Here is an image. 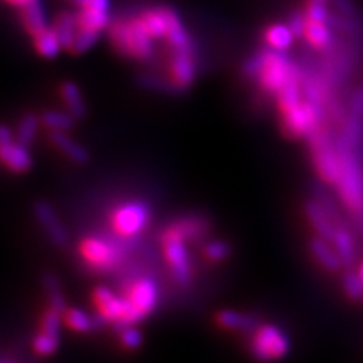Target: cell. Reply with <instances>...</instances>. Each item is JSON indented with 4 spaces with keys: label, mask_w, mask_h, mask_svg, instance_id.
Masks as SVG:
<instances>
[{
    "label": "cell",
    "mask_w": 363,
    "mask_h": 363,
    "mask_svg": "<svg viewBox=\"0 0 363 363\" xmlns=\"http://www.w3.org/2000/svg\"><path fill=\"white\" fill-rule=\"evenodd\" d=\"M209 232L208 221L200 217H184L173 221L161 233V250L173 280L186 288L194 279V262L188 244L199 242Z\"/></svg>",
    "instance_id": "obj_1"
},
{
    "label": "cell",
    "mask_w": 363,
    "mask_h": 363,
    "mask_svg": "<svg viewBox=\"0 0 363 363\" xmlns=\"http://www.w3.org/2000/svg\"><path fill=\"white\" fill-rule=\"evenodd\" d=\"M336 147L342 162V173L335 186L336 196L351 218L363 213V157L336 135Z\"/></svg>",
    "instance_id": "obj_2"
},
{
    "label": "cell",
    "mask_w": 363,
    "mask_h": 363,
    "mask_svg": "<svg viewBox=\"0 0 363 363\" xmlns=\"http://www.w3.org/2000/svg\"><path fill=\"white\" fill-rule=\"evenodd\" d=\"M311 162L321 184L325 186H336L342 173V162L336 147V135L330 128L323 126L315 130L308 140Z\"/></svg>",
    "instance_id": "obj_3"
},
{
    "label": "cell",
    "mask_w": 363,
    "mask_h": 363,
    "mask_svg": "<svg viewBox=\"0 0 363 363\" xmlns=\"http://www.w3.org/2000/svg\"><path fill=\"white\" fill-rule=\"evenodd\" d=\"M129 242L132 241L121 240L118 236L117 240H109L105 236L89 235L79 242L77 252L85 267L104 274L121 265L124 256L129 252Z\"/></svg>",
    "instance_id": "obj_4"
},
{
    "label": "cell",
    "mask_w": 363,
    "mask_h": 363,
    "mask_svg": "<svg viewBox=\"0 0 363 363\" xmlns=\"http://www.w3.org/2000/svg\"><path fill=\"white\" fill-rule=\"evenodd\" d=\"M247 350L257 363H276L289 356L292 340L285 328L267 323L257 325L250 333Z\"/></svg>",
    "instance_id": "obj_5"
},
{
    "label": "cell",
    "mask_w": 363,
    "mask_h": 363,
    "mask_svg": "<svg viewBox=\"0 0 363 363\" xmlns=\"http://www.w3.org/2000/svg\"><path fill=\"white\" fill-rule=\"evenodd\" d=\"M120 295L126 308V323L129 327L140 324L155 312L159 300V289L153 279L136 277L124 283Z\"/></svg>",
    "instance_id": "obj_6"
},
{
    "label": "cell",
    "mask_w": 363,
    "mask_h": 363,
    "mask_svg": "<svg viewBox=\"0 0 363 363\" xmlns=\"http://www.w3.org/2000/svg\"><path fill=\"white\" fill-rule=\"evenodd\" d=\"M111 40L123 55L133 56L141 61L150 60L155 53L153 38L147 32L141 17L117 21L116 25H112Z\"/></svg>",
    "instance_id": "obj_7"
},
{
    "label": "cell",
    "mask_w": 363,
    "mask_h": 363,
    "mask_svg": "<svg viewBox=\"0 0 363 363\" xmlns=\"http://www.w3.org/2000/svg\"><path fill=\"white\" fill-rule=\"evenodd\" d=\"M150 220L152 211L149 204L141 200H130L112 209L109 224L113 235L121 240L132 241L149 227Z\"/></svg>",
    "instance_id": "obj_8"
},
{
    "label": "cell",
    "mask_w": 363,
    "mask_h": 363,
    "mask_svg": "<svg viewBox=\"0 0 363 363\" xmlns=\"http://www.w3.org/2000/svg\"><path fill=\"white\" fill-rule=\"evenodd\" d=\"M328 124L327 113L303 100V104L281 116V132L292 140H308L320 128Z\"/></svg>",
    "instance_id": "obj_9"
},
{
    "label": "cell",
    "mask_w": 363,
    "mask_h": 363,
    "mask_svg": "<svg viewBox=\"0 0 363 363\" xmlns=\"http://www.w3.org/2000/svg\"><path fill=\"white\" fill-rule=\"evenodd\" d=\"M295 68L297 62H294L285 52L265 49V61L256 81L265 93L276 96L279 89L289 81Z\"/></svg>",
    "instance_id": "obj_10"
},
{
    "label": "cell",
    "mask_w": 363,
    "mask_h": 363,
    "mask_svg": "<svg viewBox=\"0 0 363 363\" xmlns=\"http://www.w3.org/2000/svg\"><path fill=\"white\" fill-rule=\"evenodd\" d=\"M64 324V313L58 312L53 308L44 311L38 333L32 340L33 351L41 357H49L58 351L61 345V325Z\"/></svg>",
    "instance_id": "obj_11"
},
{
    "label": "cell",
    "mask_w": 363,
    "mask_h": 363,
    "mask_svg": "<svg viewBox=\"0 0 363 363\" xmlns=\"http://www.w3.org/2000/svg\"><path fill=\"white\" fill-rule=\"evenodd\" d=\"M303 213L306 221H308L309 227L316 236L323 238V240L328 242L333 241L335 233L337 230V224L320 201L315 200L313 197L304 200Z\"/></svg>",
    "instance_id": "obj_12"
},
{
    "label": "cell",
    "mask_w": 363,
    "mask_h": 363,
    "mask_svg": "<svg viewBox=\"0 0 363 363\" xmlns=\"http://www.w3.org/2000/svg\"><path fill=\"white\" fill-rule=\"evenodd\" d=\"M33 213H35V218L41 229L49 236V240L60 248H64L70 242V236L65 229V225L60 220L58 215L53 211L49 203L38 201L35 206H33Z\"/></svg>",
    "instance_id": "obj_13"
},
{
    "label": "cell",
    "mask_w": 363,
    "mask_h": 363,
    "mask_svg": "<svg viewBox=\"0 0 363 363\" xmlns=\"http://www.w3.org/2000/svg\"><path fill=\"white\" fill-rule=\"evenodd\" d=\"M215 324L227 332L250 335L262 323H260V318L255 313L241 312L236 309H221L215 313Z\"/></svg>",
    "instance_id": "obj_14"
},
{
    "label": "cell",
    "mask_w": 363,
    "mask_h": 363,
    "mask_svg": "<svg viewBox=\"0 0 363 363\" xmlns=\"http://www.w3.org/2000/svg\"><path fill=\"white\" fill-rule=\"evenodd\" d=\"M309 253L313 257L315 262L320 265L325 272H330V274H337L344 269L342 262L336 253V250L332 242H328L320 236H313L309 240L308 244Z\"/></svg>",
    "instance_id": "obj_15"
},
{
    "label": "cell",
    "mask_w": 363,
    "mask_h": 363,
    "mask_svg": "<svg viewBox=\"0 0 363 363\" xmlns=\"http://www.w3.org/2000/svg\"><path fill=\"white\" fill-rule=\"evenodd\" d=\"M0 162L14 173H25L32 167V156L28 147L18 141L0 144Z\"/></svg>",
    "instance_id": "obj_16"
},
{
    "label": "cell",
    "mask_w": 363,
    "mask_h": 363,
    "mask_svg": "<svg viewBox=\"0 0 363 363\" xmlns=\"http://www.w3.org/2000/svg\"><path fill=\"white\" fill-rule=\"evenodd\" d=\"M344 269H353L357 260V242L350 225H339L332 241Z\"/></svg>",
    "instance_id": "obj_17"
},
{
    "label": "cell",
    "mask_w": 363,
    "mask_h": 363,
    "mask_svg": "<svg viewBox=\"0 0 363 363\" xmlns=\"http://www.w3.org/2000/svg\"><path fill=\"white\" fill-rule=\"evenodd\" d=\"M303 38L313 50L324 53L335 44L336 32L330 26H328L327 23L313 21V20L308 18Z\"/></svg>",
    "instance_id": "obj_18"
},
{
    "label": "cell",
    "mask_w": 363,
    "mask_h": 363,
    "mask_svg": "<svg viewBox=\"0 0 363 363\" xmlns=\"http://www.w3.org/2000/svg\"><path fill=\"white\" fill-rule=\"evenodd\" d=\"M172 77L174 85L185 88L192 84L196 76V65L192 61V50H174L172 58Z\"/></svg>",
    "instance_id": "obj_19"
},
{
    "label": "cell",
    "mask_w": 363,
    "mask_h": 363,
    "mask_svg": "<svg viewBox=\"0 0 363 363\" xmlns=\"http://www.w3.org/2000/svg\"><path fill=\"white\" fill-rule=\"evenodd\" d=\"M64 325L76 333H91L97 327L104 325V323L99 320L96 313L89 315L79 308H67L64 312Z\"/></svg>",
    "instance_id": "obj_20"
},
{
    "label": "cell",
    "mask_w": 363,
    "mask_h": 363,
    "mask_svg": "<svg viewBox=\"0 0 363 363\" xmlns=\"http://www.w3.org/2000/svg\"><path fill=\"white\" fill-rule=\"evenodd\" d=\"M264 40L267 43V48L277 50V52H286L292 48L294 41L297 40L289 29L286 23H274L269 25L264 32Z\"/></svg>",
    "instance_id": "obj_21"
},
{
    "label": "cell",
    "mask_w": 363,
    "mask_h": 363,
    "mask_svg": "<svg viewBox=\"0 0 363 363\" xmlns=\"http://www.w3.org/2000/svg\"><path fill=\"white\" fill-rule=\"evenodd\" d=\"M165 14L168 18V33H167L168 43L173 45L174 50H192L189 37L184 25H182L179 16L169 8H165Z\"/></svg>",
    "instance_id": "obj_22"
},
{
    "label": "cell",
    "mask_w": 363,
    "mask_h": 363,
    "mask_svg": "<svg viewBox=\"0 0 363 363\" xmlns=\"http://www.w3.org/2000/svg\"><path fill=\"white\" fill-rule=\"evenodd\" d=\"M77 29H79L77 16L70 13V11H64V13L58 14V17L55 18L53 30L56 32V35H58L64 49L70 50Z\"/></svg>",
    "instance_id": "obj_23"
},
{
    "label": "cell",
    "mask_w": 363,
    "mask_h": 363,
    "mask_svg": "<svg viewBox=\"0 0 363 363\" xmlns=\"http://www.w3.org/2000/svg\"><path fill=\"white\" fill-rule=\"evenodd\" d=\"M21 20L25 23V28L32 33L33 37L38 35L43 30L49 29L48 28V16H45V11L43 5L38 2H32L26 6H23L21 11Z\"/></svg>",
    "instance_id": "obj_24"
},
{
    "label": "cell",
    "mask_w": 363,
    "mask_h": 363,
    "mask_svg": "<svg viewBox=\"0 0 363 363\" xmlns=\"http://www.w3.org/2000/svg\"><path fill=\"white\" fill-rule=\"evenodd\" d=\"M52 143L58 147V149L67 156L70 157L76 164H85L88 161V153L84 147L76 143L73 138H70L64 132H52L50 135Z\"/></svg>",
    "instance_id": "obj_25"
},
{
    "label": "cell",
    "mask_w": 363,
    "mask_h": 363,
    "mask_svg": "<svg viewBox=\"0 0 363 363\" xmlns=\"http://www.w3.org/2000/svg\"><path fill=\"white\" fill-rule=\"evenodd\" d=\"M141 20L144 23L147 32L150 33L152 38H155V40L167 38L168 18L165 14V8L145 11V13L141 16Z\"/></svg>",
    "instance_id": "obj_26"
},
{
    "label": "cell",
    "mask_w": 363,
    "mask_h": 363,
    "mask_svg": "<svg viewBox=\"0 0 363 363\" xmlns=\"http://www.w3.org/2000/svg\"><path fill=\"white\" fill-rule=\"evenodd\" d=\"M33 38H35V49L41 56H44V58H56V56L60 55L61 49H64L53 29H45Z\"/></svg>",
    "instance_id": "obj_27"
},
{
    "label": "cell",
    "mask_w": 363,
    "mask_h": 363,
    "mask_svg": "<svg viewBox=\"0 0 363 363\" xmlns=\"http://www.w3.org/2000/svg\"><path fill=\"white\" fill-rule=\"evenodd\" d=\"M64 104L67 105L74 118H82L85 116V104L81 91L73 82H65L61 88Z\"/></svg>",
    "instance_id": "obj_28"
},
{
    "label": "cell",
    "mask_w": 363,
    "mask_h": 363,
    "mask_svg": "<svg viewBox=\"0 0 363 363\" xmlns=\"http://www.w3.org/2000/svg\"><path fill=\"white\" fill-rule=\"evenodd\" d=\"M203 257L211 264H220L224 262L232 255V245L224 240H212L206 241L201 248Z\"/></svg>",
    "instance_id": "obj_29"
},
{
    "label": "cell",
    "mask_w": 363,
    "mask_h": 363,
    "mask_svg": "<svg viewBox=\"0 0 363 363\" xmlns=\"http://www.w3.org/2000/svg\"><path fill=\"white\" fill-rule=\"evenodd\" d=\"M43 285H44L45 294H48L50 308H53V309H56L58 312L64 313L67 311L68 306H67L65 297H64V294H62L60 280L56 279L55 276H52V274H45L44 279H43Z\"/></svg>",
    "instance_id": "obj_30"
},
{
    "label": "cell",
    "mask_w": 363,
    "mask_h": 363,
    "mask_svg": "<svg viewBox=\"0 0 363 363\" xmlns=\"http://www.w3.org/2000/svg\"><path fill=\"white\" fill-rule=\"evenodd\" d=\"M77 23H79V26H81V28L100 32L101 29H106L109 26L111 18H109L108 13H101V11H93V9L82 8L81 13L77 14Z\"/></svg>",
    "instance_id": "obj_31"
},
{
    "label": "cell",
    "mask_w": 363,
    "mask_h": 363,
    "mask_svg": "<svg viewBox=\"0 0 363 363\" xmlns=\"http://www.w3.org/2000/svg\"><path fill=\"white\" fill-rule=\"evenodd\" d=\"M340 285H342L345 297L350 301L359 303L363 300V280L360 279L357 271L345 269L342 274V280H340Z\"/></svg>",
    "instance_id": "obj_32"
},
{
    "label": "cell",
    "mask_w": 363,
    "mask_h": 363,
    "mask_svg": "<svg viewBox=\"0 0 363 363\" xmlns=\"http://www.w3.org/2000/svg\"><path fill=\"white\" fill-rule=\"evenodd\" d=\"M43 123L44 126L52 129V132H65L74 126V117L65 112L49 111L43 116Z\"/></svg>",
    "instance_id": "obj_33"
},
{
    "label": "cell",
    "mask_w": 363,
    "mask_h": 363,
    "mask_svg": "<svg viewBox=\"0 0 363 363\" xmlns=\"http://www.w3.org/2000/svg\"><path fill=\"white\" fill-rule=\"evenodd\" d=\"M38 118L37 116H33V113H28V116L21 120L18 130H17V141L29 147L35 138V133L38 130Z\"/></svg>",
    "instance_id": "obj_34"
},
{
    "label": "cell",
    "mask_w": 363,
    "mask_h": 363,
    "mask_svg": "<svg viewBox=\"0 0 363 363\" xmlns=\"http://www.w3.org/2000/svg\"><path fill=\"white\" fill-rule=\"evenodd\" d=\"M97 40H99L97 30H91V29H85V28L79 26L70 50L73 53H84L93 48V45L97 43Z\"/></svg>",
    "instance_id": "obj_35"
},
{
    "label": "cell",
    "mask_w": 363,
    "mask_h": 363,
    "mask_svg": "<svg viewBox=\"0 0 363 363\" xmlns=\"http://www.w3.org/2000/svg\"><path fill=\"white\" fill-rule=\"evenodd\" d=\"M304 14L309 20L313 21H321V23H327L330 26V20L333 16V11L328 9L327 5L324 4H316V2H304Z\"/></svg>",
    "instance_id": "obj_36"
},
{
    "label": "cell",
    "mask_w": 363,
    "mask_h": 363,
    "mask_svg": "<svg viewBox=\"0 0 363 363\" xmlns=\"http://www.w3.org/2000/svg\"><path fill=\"white\" fill-rule=\"evenodd\" d=\"M118 336L121 345L126 350H136L143 344V333L136 328V325L121 328V330H118Z\"/></svg>",
    "instance_id": "obj_37"
},
{
    "label": "cell",
    "mask_w": 363,
    "mask_h": 363,
    "mask_svg": "<svg viewBox=\"0 0 363 363\" xmlns=\"http://www.w3.org/2000/svg\"><path fill=\"white\" fill-rule=\"evenodd\" d=\"M306 23H308V17H306L304 11H292L288 17L286 25L292 30L295 38L300 40L304 37V30H306Z\"/></svg>",
    "instance_id": "obj_38"
},
{
    "label": "cell",
    "mask_w": 363,
    "mask_h": 363,
    "mask_svg": "<svg viewBox=\"0 0 363 363\" xmlns=\"http://www.w3.org/2000/svg\"><path fill=\"white\" fill-rule=\"evenodd\" d=\"M265 61V49L264 50H259L257 53H255L253 56H250V58L245 61L244 64V74L250 79H256L259 72L262 70V65Z\"/></svg>",
    "instance_id": "obj_39"
},
{
    "label": "cell",
    "mask_w": 363,
    "mask_h": 363,
    "mask_svg": "<svg viewBox=\"0 0 363 363\" xmlns=\"http://www.w3.org/2000/svg\"><path fill=\"white\" fill-rule=\"evenodd\" d=\"M348 113H350V116L363 118V88L356 89L353 96H351Z\"/></svg>",
    "instance_id": "obj_40"
},
{
    "label": "cell",
    "mask_w": 363,
    "mask_h": 363,
    "mask_svg": "<svg viewBox=\"0 0 363 363\" xmlns=\"http://www.w3.org/2000/svg\"><path fill=\"white\" fill-rule=\"evenodd\" d=\"M82 8L93 9V11H101V13H108L109 8H111V0H86Z\"/></svg>",
    "instance_id": "obj_41"
},
{
    "label": "cell",
    "mask_w": 363,
    "mask_h": 363,
    "mask_svg": "<svg viewBox=\"0 0 363 363\" xmlns=\"http://www.w3.org/2000/svg\"><path fill=\"white\" fill-rule=\"evenodd\" d=\"M11 141H14L13 132H11L6 126H0V144H6Z\"/></svg>",
    "instance_id": "obj_42"
},
{
    "label": "cell",
    "mask_w": 363,
    "mask_h": 363,
    "mask_svg": "<svg viewBox=\"0 0 363 363\" xmlns=\"http://www.w3.org/2000/svg\"><path fill=\"white\" fill-rule=\"evenodd\" d=\"M9 2L13 5H17V6H26L32 2H37V0H9Z\"/></svg>",
    "instance_id": "obj_43"
},
{
    "label": "cell",
    "mask_w": 363,
    "mask_h": 363,
    "mask_svg": "<svg viewBox=\"0 0 363 363\" xmlns=\"http://www.w3.org/2000/svg\"><path fill=\"white\" fill-rule=\"evenodd\" d=\"M306 2H316V4H324V5H328L332 2V0H306Z\"/></svg>",
    "instance_id": "obj_44"
},
{
    "label": "cell",
    "mask_w": 363,
    "mask_h": 363,
    "mask_svg": "<svg viewBox=\"0 0 363 363\" xmlns=\"http://www.w3.org/2000/svg\"><path fill=\"white\" fill-rule=\"evenodd\" d=\"M70 2H73V4L79 5V6H84V4L86 2V0H70Z\"/></svg>",
    "instance_id": "obj_45"
},
{
    "label": "cell",
    "mask_w": 363,
    "mask_h": 363,
    "mask_svg": "<svg viewBox=\"0 0 363 363\" xmlns=\"http://www.w3.org/2000/svg\"><path fill=\"white\" fill-rule=\"evenodd\" d=\"M357 272H359V276H360V279L363 280V262H362V265H360V268H359V271H357Z\"/></svg>",
    "instance_id": "obj_46"
},
{
    "label": "cell",
    "mask_w": 363,
    "mask_h": 363,
    "mask_svg": "<svg viewBox=\"0 0 363 363\" xmlns=\"http://www.w3.org/2000/svg\"><path fill=\"white\" fill-rule=\"evenodd\" d=\"M0 363H4V362H0Z\"/></svg>",
    "instance_id": "obj_47"
}]
</instances>
